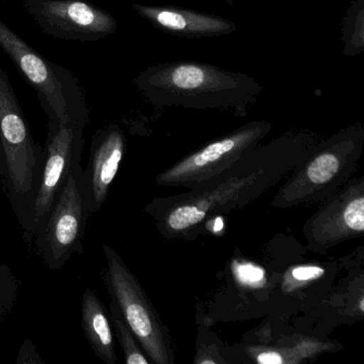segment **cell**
<instances>
[{
	"label": "cell",
	"instance_id": "obj_10",
	"mask_svg": "<svg viewBox=\"0 0 364 364\" xmlns=\"http://www.w3.org/2000/svg\"><path fill=\"white\" fill-rule=\"evenodd\" d=\"M25 10L50 37L95 42L116 33V18L85 0H23Z\"/></svg>",
	"mask_w": 364,
	"mask_h": 364
},
{
	"label": "cell",
	"instance_id": "obj_13",
	"mask_svg": "<svg viewBox=\"0 0 364 364\" xmlns=\"http://www.w3.org/2000/svg\"><path fill=\"white\" fill-rule=\"evenodd\" d=\"M133 9L156 28L176 37L200 39L221 37L237 29L235 23L195 10L178 7H155L134 4Z\"/></svg>",
	"mask_w": 364,
	"mask_h": 364
},
{
	"label": "cell",
	"instance_id": "obj_9",
	"mask_svg": "<svg viewBox=\"0 0 364 364\" xmlns=\"http://www.w3.org/2000/svg\"><path fill=\"white\" fill-rule=\"evenodd\" d=\"M306 249L323 255L364 233V178H350L304 223Z\"/></svg>",
	"mask_w": 364,
	"mask_h": 364
},
{
	"label": "cell",
	"instance_id": "obj_11",
	"mask_svg": "<svg viewBox=\"0 0 364 364\" xmlns=\"http://www.w3.org/2000/svg\"><path fill=\"white\" fill-rule=\"evenodd\" d=\"M82 131L84 129L82 127L63 124L50 127L43 171L29 216L36 231L52 210L71 172L73 161L82 154L84 144Z\"/></svg>",
	"mask_w": 364,
	"mask_h": 364
},
{
	"label": "cell",
	"instance_id": "obj_19",
	"mask_svg": "<svg viewBox=\"0 0 364 364\" xmlns=\"http://www.w3.org/2000/svg\"><path fill=\"white\" fill-rule=\"evenodd\" d=\"M6 176L5 159H4L3 149L0 144V178Z\"/></svg>",
	"mask_w": 364,
	"mask_h": 364
},
{
	"label": "cell",
	"instance_id": "obj_2",
	"mask_svg": "<svg viewBox=\"0 0 364 364\" xmlns=\"http://www.w3.org/2000/svg\"><path fill=\"white\" fill-rule=\"evenodd\" d=\"M154 107L220 110L244 117L263 87L252 77L197 61H170L144 70L134 80Z\"/></svg>",
	"mask_w": 364,
	"mask_h": 364
},
{
	"label": "cell",
	"instance_id": "obj_12",
	"mask_svg": "<svg viewBox=\"0 0 364 364\" xmlns=\"http://www.w3.org/2000/svg\"><path fill=\"white\" fill-rule=\"evenodd\" d=\"M125 149L127 140L119 125H109L93 135L90 166L84 172L91 214L100 210L105 203L124 157Z\"/></svg>",
	"mask_w": 364,
	"mask_h": 364
},
{
	"label": "cell",
	"instance_id": "obj_1",
	"mask_svg": "<svg viewBox=\"0 0 364 364\" xmlns=\"http://www.w3.org/2000/svg\"><path fill=\"white\" fill-rule=\"evenodd\" d=\"M321 140L306 132L283 134L268 144H259L231 167L187 193L155 198L144 212L166 240H196L210 219L242 210L285 180Z\"/></svg>",
	"mask_w": 364,
	"mask_h": 364
},
{
	"label": "cell",
	"instance_id": "obj_3",
	"mask_svg": "<svg viewBox=\"0 0 364 364\" xmlns=\"http://www.w3.org/2000/svg\"><path fill=\"white\" fill-rule=\"evenodd\" d=\"M363 149L362 123L345 127L321 140L310 157L287 176L272 199V208L323 203L353 178Z\"/></svg>",
	"mask_w": 364,
	"mask_h": 364
},
{
	"label": "cell",
	"instance_id": "obj_18",
	"mask_svg": "<svg viewBox=\"0 0 364 364\" xmlns=\"http://www.w3.org/2000/svg\"><path fill=\"white\" fill-rule=\"evenodd\" d=\"M18 355H28V358L25 360V363H42L37 350H36L35 345L31 340H26L21 347L20 353Z\"/></svg>",
	"mask_w": 364,
	"mask_h": 364
},
{
	"label": "cell",
	"instance_id": "obj_14",
	"mask_svg": "<svg viewBox=\"0 0 364 364\" xmlns=\"http://www.w3.org/2000/svg\"><path fill=\"white\" fill-rule=\"evenodd\" d=\"M82 325L85 336L95 355L105 363L116 364L112 323L105 306L90 287L86 289L82 296Z\"/></svg>",
	"mask_w": 364,
	"mask_h": 364
},
{
	"label": "cell",
	"instance_id": "obj_5",
	"mask_svg": "<svg viewBox=\"0 0 364 364\" xmlns=\"http://www.w3.org/2000/svg\"><path fill=\"white\" fill-rule=\"evenodd\" d=\"M106 259L105 284L112 301L133 332L151 363L174 364V351L169 328L153 306L139 280L122 257L108 245H102Z\"/></svg>",
	"mask_w": 364,
	"mask_h": 364
},
{
	"label": "cell",
	"instance_id": "obj_16",
	"mask_svg": "<svg viewBox=\"0 0 364 364\" xmlns=\"http://www.w3.org/2000/svg\"><path fill=\"white\" fill-rule=\"evenodd\" d=\"M110 323H112L117 338L122 348L124 362L127 364H150L151 361L146 357L137 338L125 323L119 311L118 306L114 301L110 302Z\"/></svg>",
	"mask_w": 364,
	"mask_h": 364
},
{
	"label": "cell",
	"instance_id": "obj_17",
	"mask_svg": "<svg viewBox=\"0 0 364 364\" xmlns=\"http://www.w3.org/2000/svg\"><path fill=\"white\" fill-rule=\"evenodd\" d=\"M20 291V281L12 272L8 264L0 265V323L18 301Z\"/></svg>",
	"mask_w": 364,
	"mask_h": 364
},
{
	"label": "cell",
	"instance_id": "obj_8",
	"mask_svg": "<svg viewBox=\"0 0 364 364\" xmlns=\"http://www.w3.org/2000/svg\"><path fill=\"white\" fill-rule=\"evenodd\" d=\"M0 144L12 197L28 202L36 189L40 151L7 73L0 67Z\"/></svg>",
	"mask_w": 364,
	"mask_h": 364
},
{
	"label": "cell",
	"instance_id": "obj_15",
	"mask_svg": "<svg viewBox=\"0 0 364 364\" xmlns=\"http://www.w3.org/2000/svg\"><path fill=\"white\" fill-rule=\"evenodd\" d=\"M341 33V40L344 42V56H357L364 52V0L351 1L343 20Z\"/></svg>",
	"mask_w": 364,
	"mask_h": 364
},
{
	"label": "cell",
	"instance_id": "obj_6",
	"mask_svg": "<svg viewBox=\"0 0 364 364\" xmlns=\"http://www.w3.org/2000/svg\"><path fill=\"white\" fill-rule=\"evenodd\" d=\"M80 156L73 161L56 202L37 229V248L52 270H58L74 253L82 252V237L90 216Z\"/></svg>",
	"mask_w": 364,
	"mask_h": 364
},
{
	"label": "cell",
	"instance_id": "obj_7",
	"mask_svg": "<svg viewBox=\"0 0 364 364\" xmlns=\"http://www.w3.org/2000/svg\"><path fill=\"white\" fill-rule=\"evenodd\" d=\"M272 123L268 121L247 123L189 153L157 174L155 182L159 186L193 188L218 176L259 146L272 131Z\"/></svg>",
	"mask_w": 364,
	"mask_h": 364
},
{
	"label": "cell",
	"instance_id": "obj_4",
	"mask_svg": "<svg viewBox=\"0 0 364 364\" xmlns=\"http://www.w3.org/2000/svg\"><path fill=\"white\" fill-rule=\"evenodd\" d=\"M0 48L37 92L40 104L48 114L50 127H86L89 121L86 95L80 80L70 70L44 58L1 18Z\"/></svg>",
	"mask_w": 364,
	"mask_h": 364
}]
</instances>
